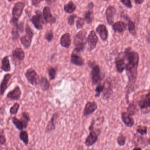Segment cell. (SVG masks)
Listing matches in <instances>:
<instances>
[{
    "mask_svg": "<svg viewBox=\"0 0 150 150\" xmlns=\"http://www.w3.org/2000/svg\"><path fill=\"white\" fill-rule=\"evenodd\" d=\"M144 2L143 0H135L134 1L135 3L137 4H142Z\"/></svg>",
    "mask_w": 150,
    "mask_h": 150,
    "instance_id": "47",
    "label": "cell"
},
{
    "mask_svg": "<svg viewBox=\"0 0 150 150\" xmlns=\"http://www.w3.org/2000/svg\"><path fill=\"white\" fill-rule=\"evenodd\" d=\"M127 111V113L131 117V116H134L136 114L137 111V107L134 104H133V103L130 104L128 107Z\"/></svg>",
    "mask_w": 150,
    "mask_h": 150,
    "instance_id": "33",
    "label": "cell"
},
{
    "mask_svg": "<svg viewBox=\"0 0 150 150\" xmlns=\"http://www.w3.org/2000/svg\"><path fill=\"white\" fill-rule=\"evenodd\" d=\"M137 132L138 134H140L141 135H145L148 133V129L147 127L145 126H138L137 129Z\"/></svg>",
    "mask_w": 150,
    "mask_h": 150,
    "instance_id": "36",
    "label": "cell"
},
{
    "mask_svg": "<svg viewBox=\"0 0 150 150\" xmlns=\"http://www.w3.org/2000/svg\"><path fill=\"white\" fill-rule=\"evenodd\" d=\"M115 65L116 69L119 73H122L126 69V63L123 53L119 54L115 59Z\"/></svg>",
    "mask_w": 150,
    "mask_h": 150,
    "instance_id": "9",
    "label": "cell"
},
{
    "mask_svg": "<svg viewBox=\"0 0 150 150\" xmlns=\"http://www.w3.org/2000/svg\"><path fill=\"white\" fill-rule=\"evenodd\" d=\"M25 34L20 37V41L23 47L28 49L31 45L34 33L28 23L25 26Z\"/></svg>",
    "mask_w": 150,
    "mask_h": 150,
    "instance_id": "4",
    "label": "cell"
},
{
    "mask_svg": "<svg viewBox=\"0 0 150 150\" xmlns=\"http://www.w3.org/2000/svg\"><path fill=\"white\" fill-rule=\"evenodd\" d=\"M43 15L45 20L47 23L53 24L56 22V18L52 15L50 8L48 6H45L43 9Z\"/></svg>",
    "mask_w": 150,
    "mask_h": 150,
    "instance_id": "16",
    "label": "cell"
},
{
    "mask_svg": "<svg viewBox=\"0 0 150 150\" xmlns=\"http://www.w3.org/2000/svg\"><path fill=\"white\" fill-rule=\"evenodd\" d=\"M12 61L16 64L19 65L25 58V53L22 48L16 47L12 50L11 55Z\"/></svg>",
    "mask_w": 150,
    "mask_h": 150,
    "instance_id": "6",
    "label": "cell"
},
{
    "mask_svg": "<svg viewBox=\"0 0 150 150\" xmlns=\"http://www.w3.org/2000/svg\"><path fill=\"white\" fill-rule=\"evenodd\" d=\"M22 92L20 87L17 85L13 90L8 92L7 98L11 100H18L21 98Z\"/></svg>",
    "mask_w": 150,
    "mask_h": 150,
    "instance_id": "12",
    "label": "cell"
},
{
    "mask_svg": "<svg viewBox=\"0 0 150 150\" xmlns=\"http://www.w3.org/2000/svg\"><path fill=\"white\" fill-rule=\"evenodd\" d=\"M12 74H9V73L5 74L0 84V93H1V96L4 95V92L8 87L9 85V82L12 77Z\"/></svg>",
    "mask_w": 150,
    "mask_h": 150,
    "instance_id": "11",
    "label": "cell"
},
{
    "mask_svg": "<svg viewBox=\"0 0 150 150\" xmlns=\"http://www.w3.org/2000/svg\"><path fill=\"white\" fill-rule=\"evenodd\" d=\"M1 65L0 69L4 72H9L11 70V66L10 62L9 56L5 55L2 59L1 61Z\"/></svg>",
    "mask_w": 150,
    "mask_h": 150,
    "instance_id": "21",
    "label": "cell"
},
{
    "mask_svg": "<svg viewBox=\"0 0 150 150\" xmlns=\"http://www.w3.org/2000/svg\"><path fill=\"white\" fill-rule=\"evenodd\" d=\"M48 75L50 80H53L55 79L56 75V71L55 68L51 67L48 69Z\"/></svg>",
    "mask_w": 150,
    "mask_h": 150,
    "instance_id": "37",
    "label": "cell"
},
{
    "mask_svg": "<svg viewBox=\"0 0 150 150\" xmlns=\"http://www.w3.org/2000/svg\"><path fill=\"white\" fill-rule=\"evenodd\" d=\"M58 117V113H55L54 114L52 117L51 119L47 123V126L46 128V133H50L55 129V123H56V120H57Z\"/></svg>",
    "mask_w": 150,
    "mask_h": 150,
    "instance_id": "23",
    "label": "cell"
},
{
    "mask_svg": "<svg viewBox=\"0 0 150 150\" xmlns=\"http://www.w3.org/2000/svg\"><path fill=\"white\" fill-rule=\"evenodd\" d=\"M103 90H104V85H101V84L98 85L95 90V92H96L95 97H99L101 92H103Z\"/></svg>",
    "mask_w": 150,
    "mask_h": 150,
    "instance_id": "39",
    "label": "cell"
},
{
    "mask_svg": "<svg viewBox=\"0 0 150 150\" xmlns=\"http://www.w3.org/2000/svg\"><path fill=\"white\" fill-rule=\"evenodd\" d=\"M149 22L150 23V17L149 18Z\"/></svg>",
    "mask_w": 150,
    "mask_h": 150,
    "instance_id": "49",
    "label": "cell"
},
{
    "mask_svg": "<svg viewBox=\"0 0 150 150\" xmlns=\"http://www.w3.org/2000/svg\"><path fill=\"white\" fill-rule=\"evenodd\" d=\"M112 28L115 32L123 33L127 29V25L122 21H118L113 23Z\"/></svg>",
    "mask_w": 150,
    "mask_h": 150,
    "instance_id": "22",
    "label": "cell"
},
{
    "mask_svg": "<svg viewBox=\"0 0 150 150\" xmlns=\"http://www.w3.org/2000/svg\"><path fill=\"white\" fill-rule=\"evenodd\" d=\"M98 105L95 101H89L86 104L83 112V115L85 117L89 116L93 114L98 109Z\"/></svg>",
    "mask_w": 150,
    "mask_h": 150,
    "instance_id": "10",
    "label": "cell"
},
{
    "mask_svg": "<svg viewBox=\"0 0 150 150\" xmlns=\"http://www.w3.org/2000/svg\"><path fill=\"white\" fill-rule=\"evenodd\" d=\"M128 27L130 34L132 36H135L137 33L135 25L134 23L130 19H129L128 21Z\"/></svg>",
    "mask_w": 150,
    "mask_h": 150,
    "instance_id": "32",
    "label": "cell"
},
{
    "mask_svg": "<svg viewBox=\"0 0 150 150\" xmlns=\"http://www.w3.org/2000/svg\"><path fill=\"white\" fill-rule=\"evenodd\" d=\"M20 107V105L18 103H14V105L10 108L9 112L12 115H15L17 114Z\"/></svg>",
    "mask_w": 150,
    "mask_h": 150,
    "instance_id": "35",
    "label": "cell"
},
{
    "mask_svg": "<svg viewBox=\"0 0 150 150\" xmlns=\"http://www.w3.org/2000/svg\"><path fill=\"white\" fill-rule=\"evenodd\" d=\"M19 139L24 144L27 146L29 144V135L27 131H21L19 134Z\"/></svg>",
    "mask_w": 150,
    "mask_h": 150,
    "instance_id": "29",
    "label": "cell"
},
{
    "mask_svg": "<svg viewBox=\"0 0 150 150\" xmlns=\"http://www.w3.org/2000/svg\"><path fill=\"white\" fill-rule=\"evenodd\" d=\"M96 32L103 41H105L108 38V31L106 26L104 24L99 25L96 28Z\"/></svg>",
    "mask_w": 150,
    "mask_h": 150,
    "instance_id": "18",
    "label": "cell"
},
{
    "mask_svg": "<svg viewBox=\"0 0 150 150\" xmlns=\"http://www.w3.org/2000/svg\"><path fill=\"white\" fill-rule=\"evenodd\" d=\"M25 6V2L23 1H18L14 4L11 11L12 17L10 21V23L14 26L19 23V19L23 14Z\"/></svg>",
    "mask_w": 150,
    "mask_h": 150,
    "instance_id": "2",
    "label": "cell"
},
{
    "mask_svg": "<svg viewBox=\"0 0 150 150\" xmlns=\"http://www.w3.org/2000/svg\"><path fill=\"white\" fill-rule=\"evenodd\" d=\"M95 123V120L93 119L91 122L90 127H89L90 134L86 137L85 141V144L87 147H91L94 145L98 140V135L94 129V125Z\"/></svg>",
    "mask_w": 150,
    "mask_h": 150,
    "instance_id": "5",
    "label": "cell"
},
{
    "mask_svg": "<svg viewBox=\"0 0 150 150\" xmlns=\"http://www.w3.org/2000/svg\"><path fill=\"white\" fill-rule=\"evenodd\" d=\"M40 84L44 91L47 90L50 88V83L45 77H42L40 81Z\"/></svg>",
    "mask_w": 150,
    "mask_h": 150,
    "instance_id": "31",
    "label": "cell"
},
{
    "mask_svg": "<svg viewBox=\"0 0 150 150\" xmlns=\"http://www.w3.org/2000/svg\"><path fill=\"white\" fill-rule=\"evenodd\" d=\"M20 119L23 124L24 129H26L28 126V123L30 120L29 114L26 112H23L21 114V119Z\"/></svg>",
    "mask_w": 150,
    "mask_h": 150,
    "instance_id": "28",
    "label": "cell"
},
{
    "mask_svg": "<svg viewBox=\"0 0 150 150\" xmlns=\"http://www.w3.org/2000/svg\"><path fill=\"white\" fill-rule=\"evenodd\" d=\"M138 105L142 109L150 107V92L141 98L138 101Z\"/></svg>",
    "mask_w": 150,
    "mask_h": 150,
    "instance_id": "19",
    "label": "cell"
},
{
    "mask_svg": "<svg viewBox=\"0 0 150 150\" xmlns=\"http://www.w3.org/2000/svg\"><path fill=\"white\" fill-rule=\"evenodd\" d=\"M35 13L36 14L33 15L30 18L31 22L37 30H42L44 23L42 13L40 11L37 10Z\"/></svg>",
    "mask_w": 150,
    "mask_h": 150,
    "instance_id": "8",
    "label": "cell"
},
{
    "mask_svg": "<svg viewBox=\"0 0 150 150\" xmlns=\"http://www.w3.org/2000/svg\"><path fill=\"white\" fill-rule=\"evenodd\" d=\"M87 41L90 50L91 51L94 49L96 48L99 41L98 38L94 31H91L90 32Z\"/></svg>",
    "mask_w": 150,
    "mask_h": 150,
    "instance_id": "13",
    "label": "cell"
},
{
    "mask_svg": "<svg viewBox=\"0 0 150 150\" xmlns=\"http://www.w3.org/2000/svg\"><path fill=\"white\" fill-rule=\"evenodd\" d=\"M121 2L126 7H127L128 8H132V3H131V1L129 0H124V1H121Z\"/></svg>",
    "mask_w": 150,
    "mask_h": 150,
    "instance_id": "44",
    "label": "cell"
},
{
    "mask_svg": "<svg viewBox=\"0 0 150 150\" xmlns=\"http://www.w3.org/2000/svg\"><path fill=\"white\" fill-rule=\"evenodd\" d=\"M104 90H103V98L104 99L108 100L112 92V84L110 80L107 79L104 83Z\"/></svg>",
    "mask_w": 150,
    "mask_h": 150,
    "instance_id": "17",
    "label": "cell"
},
{
    "mask_svg": "<svg viewBox=\"0 0 150 150\" xmlns=\"http://www.w3.org/2000/svg\"><path fill=\"white\" fill-rule=\"evenodd\" d=\"M11 39L12 41L14 42L18 41L20 38V33L19 32L13 27L11 30Z\"/></svg>",
    "mask_w": 150,
    "mask_h": 150,
    "instance_id": "34",
    "label": "cell"
},
{
    "mask_svg": "<svg viewBox=\"0 0 150 150\" xmlns=\"http://www.w3.org/2000/svg\"><path fill=\"white\" fill-rule=\"evenodd\" d=\"M86 32L84 30L79 32L74 38V44L75 46L74 53H78L82 52L85 47Z\"/></svg>",
    "mask_w": 150,
    "mask_h": 150,
    "instance_id": "3",
    "label": "cell"
},
{
    "mask_svg": "<svg viewBox=\"0 0 150 150\" xmlns=\"http://www.w3.org/2000/svg\"><path fill=\"white\" fill-rule=\"evenodd\" d=\"M41 1H38V0H32L31 1V4L33 6L37 7Z\"/></svg>",
    "mask_w": 150,
    "mask_h": 150,
    "instance_id": "46",
    "label": "cell"
},
{
    "mask_svg": "<svg viewBox=\"0 0 150 150\" xmlns=\"http://www.w3.org/2000/svg\"><path fill=\"white\" fill-rule=\"evenodd\" d=\"M91 75L92 83L93 85H95L98 82L100 78V69L98 65H94L92 66Z\"/></svg>",
    "mask_w": 150,
    "mask_h": 150,
    "instance_id": "14",
    "label": "cell"
},
{
    "mask_svg": "<svg viewBox=\"0 0 150 150\" xmlns=\"http://www.w3.org/2000/svg\"><path fill=\"white\" fill-rule=\"evenodd\" d=\"M0 96H1V93H0Z\"/></svg>",
    "mask_w": 150,
    "mask_h": 150,
    "instance_id": "50",
    "label": "cell"
},
{
    "mask_svg": "<svg viewBox=\"0 0 150 150\" xmlns=\"http://www.w3.org/2000/svg\"><path fill=\"white\" fill-rule=\"evenodd\" d=\"M132 150H142L140 148H135Z\"/></svg>",
    "mask_w": 150,
    "mask_h": 150,
    "instance_id": "48",
    "label": "cell"
},
{
    "mask_svg": "<svg viewBox=\"0 0 150 150\" xmlns=\"http://www.w3.org/2000/svg\"><path fill=\"white\" fill-rule=\"evenodd\" d=\"M45 38L48 41L51 42L54 38V33L52 30H49L46 32L45 36Z\"/></svg>",
    "mask_w": 150,
    "mask_h": 150,
    "instance_id": "41",
    "label": "cell"
},
{
    "mask_svg": "<svg viewBox=\"0 0 150 150\" xmlns=\"http://www.w3.org/2000/svg\"><path fill=\"white\" fill-rule=\"evenodd\" d=\"M85 20L84 18H82L78 17L76 22V27L77 29H79L82 28L84 25Z\"/></svg>",
    "mask_w": 150,
    "mask_h": 150,
    "instance_id": "40",
    "label": "cell"
},
{
    "mask_svg": "<svg viewBox=\"0 0 150 150\" xmlns=\"http://www.w3.org/2000/svg\"><path fill=\"white\" fill-rule=\"evenodd\" d=\"M123 53L125 59L127 61L125 69L129 81L130 83H135L137 77V69L140 59L139 54L132 50L129 47L125 49Z\"/></svg>",
    "mask_w": 150,
    "mask_h": 150,
    "instance_id": "1",
    "label": "cell"
},
{
    "mask_svg": "<svg viewBox=\"0 0 150 150\" xmlns=\"http://www.w3.org/2000/svg\"><path fill=\"white\" fill-rule=\"evenodd\" d=\"M84 18L85 21L87 23H91L93 19V11L92 9H89L87 11H86L85 13Z\"/></svg>",
    "mask_w": 150,
    "mask_h": 150,
    "instance_id": "30",
    "label": "cell"
},
{
    "mask_svg": "<svg viewBox=\"0 0 150 150\" xmlns=\"http://www.w3.org/2000/svg\"><path fill=\"white\" fill-rule=\"evenodd\" d=\"M76 5L72 1H70L64 6V11L67 13H69V14L73 13L76 10Z\"/></svg>",
    "mask_w": 150,
    "mask_h": 150,
    "instance_id": "27",
    "label": "cell"
},
{
    "mask_svg": "<svg viewBox=\"0 0 150 150\" xmlns=\"http://www.w3.org/2000/svg\"><path fill=\"white\" fill-rule=\"evenodd\" d=\"M24 22L23 21L22 22H19L18 23L17 25L16 26H14V28L15 29H16L19 33H23V32L24 31Z\"/></svg>",
    "mask_w": 150,
    "mask_h": 150,
    "instance_id": "42",
    "label": "cell"
},
{
    "mask_svg": "<svg viewBox=\"0 0 150 150\" xmlns=\"http://www.w3.org/2000/svg\"><path fill=\"white\" fill-rule=\"evenodd\" d=\"M117 142L119 146L122 147L126 144V138L124 136L121 135L117 138Z\"/></svg>",
    "mask_w": 150,
    "mask_h": 150,
    "instance_id": "38",
    "label": "cell"
},
{
    "mask_svg": "<svg viewBox=\"0 0 150 150\" xmlns=\"http://www.w3.org/2000/svg\"><path fill=\"white\" fill-rule=\"evenodd\" d=\"M11 121L17 129L20 131H23L24 129V127L23 124L20 119H17L16 117H13L11 119Z\"/></svg>",
    "mask_w": 150,
    "mask_h": 150,
    "instance_id": "26",
    "label": "cell"
},
{
    "mask_svg": "<svg viewBox=\"0 0 150 150\" xmlns=\"http://www.w3.org/2000/svg\"><path fill=\"white\" fill-rule=\"evenodd\" d=\"M25 76L29 83L36 86L39 83V76L36 70L32 68L28 69L24 74Z\"/></svg>",
    "mask_w": 150,
    "mask_h": 150,
    "instance_id": "7",
    "label": "cell"
},
{
    "mask_svg": "<svg viewBox=\"0 0 150 150\" xmlns=\"http://www.w3.org/2000/svg\"><path fill=\"white\" fill-rule=\"evenodd\" d=\"M116 14V9L114 6L110 5L108 7L105 11L107 23L109 25L113 24L114 17Z\"/></svg>",
    "mask_w": 150,
    "mask_h": 150,
    "instance_id": "15",
    "label": "cell"
},
{
    "mask_svg": "<svg viewBox=\"0 0 150 150\" xmlns=\"http://www.w3.org/2000/svg\"><path fill=\"white\" fill-rule=\"evenodd\" d=\"M6 142V138L4 135L0 134V145H4Z\"/></svg>",
    "mask_w": 150,
    "mask_h": 150,
    "instance_id": "45",
    "label": "cell"
},
{
    "mask_svg": "<svg viewBox=\"0 0 150 150\" xmlns=\"http://www.w3.org/2000/svg\"><path fill=\"white\" fill-rule=\"evenodd\" d=\"M71 63L78 66H82L84 64L85 62L83 58L76 53H73L71 55Z\"/></svg>",
    "mask_w": 150,
    "mask_h": 150,
    "instance_id": "25",
    "label": "cell"
},
{
    "mask_svg": "<svg viewBox=\"0 0 150 150\" xmlns=\"http://www.w3.org/2000/svg\"><path fill=\"white\" fill-rule=\"evenodd\" d=\"M60 44L62 46L66 48H69L71 45V35L69 33H64L60 39Z\"/></svg>",
    "mask_w": 150,
    "mask_h": 150,
    "instance_id": "24",
    "label": "cell"
},
{
    "mask_svg": "<svg viewBox=\"0 0 150 150\" xmlns=\"http://www.w3.org/2000/svg\"><path fill=\"white\" fill-rule=\"evenodd\" d=\"M121 119L122 122L127 127L131 128L134 126V121L128 114L126 112H122L121 113Z\"/></svg>",
    "mask_w": 150,
    "mask_h": 150,
    "instance_id": "20",
    "label": "cell"
},
{
    "mask_svg": "<svg viewBox=\"0 0 150 150\" xmlns=\"http://www.w3.org/2000/svg\"><path fill=\"white\" fill-rule=\"evenodd\" d=\"M77 17V16L76 14L70 15L67 18L68 23L70 26H73L74 24L75 18Z\"/></svg>",
    "mask_w": 150,
    "mask_h": 150,
    "instance_id": "43",
    "label": "cell"
}]
</instances>
